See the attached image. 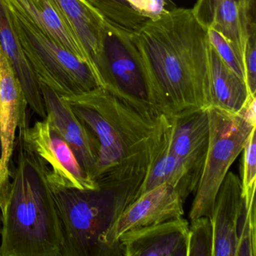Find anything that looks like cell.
I'll return each instance as SVG.
<instances>
[{
  "instance_id": "cell-1",
  "label": "cell",
  "mask_w": 256,
  "mask_h": 256,
  "mask_svg": "<svg viewBox=\"0 0 256 256\" xmlns=\"http://www.w3.org/2000/svg\"><path fill=\"white\" fill-rule=\"evenodd\" d=\"M131 37L157 112L172 116L209 107L210 43L192 10L175 7Z\"/></svg>"
},
{
  "instance_id": "cell-2",
  "label": "cell",
  "mask_w": 256,
  "mask_h": 256,
  "mask_svg": "<svg viewBox=\"0 0 256 256\" xmlns=\"http://www.w3.org/2000/svg\"><path fill=\"white\" fill-rule=\"evenodd\" d=\"M98 139L100 151L92 180L130 206L148 172L163 114L150 103L100 86L62 97Z\"/></svg>"
},
{
  "instance_id": "cell-3",
  "label": "cell",
  "mask_w": 256,
  "mask_h": 256,
  "mask_svg": "<svg viewBox=\"0 0 256 256\" xmlns=\"http://www.w3.org/2000/svg\"><path fill=\"white\" fill-rule=\"evenodd\" d=\"M20 120L2 208L0 256H64L62 226L48 168L25 138Z\"/></svg>"
},
{
  "instance_id": "cell-4",
  "label": "cell",
  "mask_w": 256,
  "mask_h": 256,
  "mask_svg": "<svg viewBox=\"0 0 256 256\" xmlns=\"http://www.w3.org/2000/svg\"><path fill=\"white\" fill-rule=\"evenodd\" d=\"M10 26L38 78L61 97L102 86L95 70L44 34L1 0Z\"/></svg>"
},
{
  "instance_id": "cell-5",
  "label": "cell",
  "mask_w": 256,
  "mask_h": 256,
  "mask_svg": "<svg viewBox=\"0 0 256 256\" xmlns=\"http://www.w3.org/2000/svg\"><path fill=\"white\" fill-rule=\"evenodd\" d=\"M54 192L62 226L64 256H112L102 238L125 210L115 192L102 188Z\"/></svg>"
},
{
  "instance_id": "cell-6",
  "label": "cell",
  "mask_w": 256,
  "mask_h": 256,
  "mask_svg": "<svg viewBox=\"0 0 256 256\" xmlns=\"http://www.w3.org/2000/svg\"><path fill=\"white\" fill-rule=\"evenodd\" d=\"M210 140L202 176L190 211V220L206 216L210 218L218 188L229 168L242 152L247 138L256 124L242 112L232 113L208 108Z\"/></svg>"
},
{
  "instance_id": "cell-7",
  "label": "cell",
  "mask_w": 256,
  "mask_h": 256,
  "mask_svg": "<svg viewBox=\"0 0 256 256\" xmlns=\"http://www.w3.org/2000/svg\"><path fill=\"white\" fill-rule=\"evenodd\" d=\"M131 34L106 20L101 46L92 61L102 88L150 103L144 70Z\"/></svg>"
},
{
  "instance_id": "cell-8",
  "label": "cell",
  "mask_w": 256,
  "mask_h": 256,
  "mask_svg": "<svg viewBox=\"0 0 256 256\" xmlns=\"http://www.w3.org/2000/svg\"><path fill=\"white\" fill-rule=\"evenodd\" d=\"M25 138L48 168V180L54 190L60 188L96 190L98 186L80 167L74 152L58 132L48 116L25 127Z\"/></svg>"
},
{
  "instance_id": "cell-9",
  "label": "cell",
  "mask_w": 256,
  "mask_h": 256,
  "mask_svg": "<svg viewBox=\"0 0 256 256\" xmlns=\"http://www.w3.org/2000/svg\"><path fill=\"white\" fill-rule=\"evenodd\" d=\"M185 203L170 185L156 187L138 198L104 234L102 242L112 256H122L118 240L122 234L184 216Z\"/></svg>"
},
{
  "instance_id": "cell-10",
  "label": "cell",
  "mask_w": 256,
  "mask_h": 256,
  "mask_svg": "<svg viewBox=\"0 0 256 256\" xmlns=\"http://www.w3.org/2000/svg\"><path fill=\"white\" fill-rule=\"evenodd\" d=\"M28 102L11 62L0 46V204L8 194L16 136L20 120L28 114Z\"/></svg>"
},
{
  "instance_id": "cell-11",
  "label": "cell",
  "mask_w": 256,
  "mask_h": 256,
  "mask_svg": "<svg viewBox=\"0 0 256 256\" xmlns=\"http://www.w3.org/2000/svg\"><path fill=\"white\" fill-rule=\"evenodd\" d=\"M170 128L172 118L162 115L148 172L134 202L144 193L162 185L172 186L184 202L197 190L198 178L170 151Z\"/></svg>"
},
{
  "instance_id": "cell-12",
  "label": "cell",
  "mask_w": 256,
  "mask_h": 256,
  "mask_svg": "<svg viewBox=\"0 0 256 256\" xmlns=\"http://www.w3.org/2000/svg\"><path fill=\"white\" fill-rule=\"evenodd\" d=\"M41 89L48 116L72 150L84 172L92 180L100 151L98 139L74 113L70 103L43 84Z\"/></svg>"
},
{
  "instance_id": "cell-13",
  "label": "cell",
  "mask_w": 256,
  "mask_h": 256,
  "mask_svg": "<svg viewBox=\"0 0 256 256\" xmlns=\"http://www.w3.org/2000/svg\"><path fill=\"white\" fill-rule=\"evenodd\" d=\"M188 227L180 217L128 230L118 244L125 256H187Z\"/></svg>"
},
{
  "instance_id": "cell-14",
  "label": "cell",
  "mask_w": 256,
  "mask_h": 256,
  "mask_svg": "<svg viewBox=\"0 0 256 256\" xmlns=\"http://www.w3.org/2000/svg\"><path fill=\"white\" fill-rule=\"evenodd\" d=\"M170 118V151L200 180L209 145L208 108Z\"/></svg>"
},
{
  "instance_id": "cell-15",
  "label": "cell",
  "mask_w": 256,
  "mask_h": 256,
  "mask_svg": "<svg viewBox=\"0 0 256 256\" xmlns=\"http://www.w3.org/2000/svg\"><path fill=\"white\" fill-rule=\"evenodd\" d=\"M242 204L240 178L236 174L228 172L217 192L211 214L212 256H235Z\"/></svg>"
},
{
  "instance_id": "cell-16",
  "label": "cell",
  "mask_w": 256,
  "mask_h": 256,
  "mask_svg": "<svg viewBox=\"0 0 256 256\" xmlns=\"http://www.w3.org/2000/svg\"><path fill=\"white\" fill-rule=\"evenodd\" d=\"M192 10L205 29L221 34L244 60L246 41L256 23L241 8L239 0H197Z\"/></svg>"
},
{
  "instance_id": "cell-17",
  "label": "cell",
  "mask_w": 256,
  "mask_h": 256,
  "mask_svg": "<svg viewBox=\"0 0 256 256\" xmlns=\"http://www.w3.org/2000/svg\"><path fill=\"white\" fill-rule=\"evenodd\" d=\"M2 1L96 72L90 56L62 18L53 0Z\"/></svg>"
},
{
  "instance_id": "cell-18",
  "label": "cell",
  "mask_w": 256,
  "mask_h": 256,
  "mask_svg": "<svg viewBox=\"0 0 256 256\" xmlns=\"http://www.w3.org/2000/svg\"><path fill=\"white\" fill-rule=\"evenodd\" d=\"M108 22L136 32L151 19L175 8L170 0H84Z\"/></svg>"
},
{
  "instance_id": "cell-19",
  "label": "cell",
  "mask_w": 256,
  "mask_h": 256,
  "mask_svg": "<svg viewBox=\"0 0 256 256\" xmlns=\"http://www.w3.org/2000/svg\"><path fill=\"white\" fill-rule=\"evenodd\" d=\"M0 46L22 84L28 106L42 119L47 116L41 84L28 64L0 0Z\"/></svg>"
},
{
  "instance_id": "cell-20",
  "label": "cell",
  "mask_w": 256,
  "mask_h": 256,
  "mask_svg": "<svg viewBox=\"0 0 256 256\" xmlns=\"http://www.w3.org/2000/svg\"><path fill=\"white\" fill-rule=\"evenodd\" d=\"M250 96L246 80L229 68L210 44L209 107L238 113Z\"/></svg>"
},
{
  "instance_id": "cell-21",
  "label": "cell",
  "mask_w": 256,
  "mask_h": 256,
  "mask_svg": "<svg viewBox=\"0 0 256 256\" xmlns=\"http://www.w3.org/2000/svg\"><path fill=\"white\" fill-rule=\"evenodd\" d=\"M62 18L92 56L101 46L106 20L84 0H53Z\"/></svg>"
},
{
  "instance_id": "cell-22",
  "label": "cell",
  "mask_w": 256,
  "mask_h": 256,
  "mask_svg": "<svg viewBox=\"0 0 256 256\" xmlns=\"http://www.w3.org/2000/svg\"><path fill=\"white\" fill-rule=\"evenodd\" d=\"M244 199L238 224L235 256H256V212L254 194Z\"/></svg>"
},
{
  "instance_id": "cell-23",
  "label": "cell",
  "mask_w": 256,
  "mask_h": 256,
  "mask_svg": "<svg viewBox=\"0 0 256 256\" xmlns=\"http://www.w3.org/2000/svg\"><path fill=\"white\" fill-rule=\"evenodd\" d=\"M214 232L210 218L206 216L191 220L188 227L187 256H212Z\"/></svg>"
},
{
  "instance_id": "cell-24",
  "label": "cell",
  "mask_w": 256,
  "mask_h": 256,
  "mask_svg": "<svg viewBox=\"0 0 256 256\" xmlns=\"http://www.w3.org/2000/svg\"><path fill=\"white\" fill-rule=\"evenodd\" d=\"M256 127L247 138L242 152V172L241 186L242 197L246 198L256 193Z\"/></svg>"
},
{
  "instance_id": "cell-25",
  "label": "cell",
  "mask_w": 256,
  "mask_h": 256,
  "mask_svg": "<svg viewBox=\"0 0 256 256\" xmlns=\"http://www.w3.org/2000/svg\"><path fill=\"white\" fill-rule=\"evenodd\" d=\"M210 43L220 58L236 74L245 80L244 60L232 44L214 30H208Z\"/></svg>"
},
{
  "instance_id": "cell-26",
  "label": "cell",
  "mask_w": 256,
  "mask_h": 256,
  "mask_svg": "<svg viewBox=\"0 0 256 256\" xmlns=\"http://www.w3.org/2000/svg\"><path fill=\"white\" fill-rule=\"evenodd\" d=\"M245 80L250 96L256 94V24L250 28L244 54Z\"/></svg>"
},
{
  "instance_id": "cell-27",
  "label": "cell",
  "mask_w": 256,
  "mask_h": 256,
  "mask_svg": "<svg viewBox=\"0 0 256 256\" xmlns=\"http://www.w3.org/2000/svg\"><path fill=\"white\" fill-rule=\"evenodd\" d=\"M241 8L252 20H256V0H239Z\"/></svg>"
},
{
  "instance_id": "cell-28",
  "label": "cell",
  "mask_w": 256,
  "mask_h": 256,
  "mask_svg": "<svg viewBox=\"0 0 256 256\" xmlns=\"http://www.w3.org/2000/svg\"><path fill=\"white\" fill-rule=\"evenodd\" d=\"M2 212L1 204H0V233H1V229H2Z\"/></svg>"
},
{
  "instance_id": "cell-29",
  "label": "cell",
  "mask_w": 256,
  "mask_h": 256,
  "mask_svg": "<svg viewBox=\"0 0 256 256\" xmlns=\"http://www.w3.org/2000/svg\"><path fill=\"white\" fill-rule=\"evenodd\" d=\"M1 154H2V148H1V140H0V158H1Z\"/></svg>"
}]
</instances>
